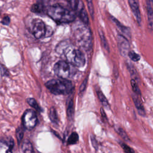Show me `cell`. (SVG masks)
<instances>
[{
	"mask_svg": "<svg viewBox=\"0 0 153 153\" xmlns=\"http://www.w3.org/2000/svg\"><path fill=\"white\" fill-rule=\"evenodd\" d=\"M48 116H49V118H50L51 121L53 123H54L55 124H58L59 120H58L57 114L56 109L54 107H51L50 108V109L49 111V113H48Z\"/></svg>",
	"mask_w": 153,
	"mask_h": 153,
	"instance_id": "obj_15",
	"label": "cell"
},
{
	"mask_svg": "<svg viewBox=\"0 0 153 153\" xmlns=\"http://www.w3.org/2000/svg\"><path fill=\"white\" fill-rule=\"evenodd\" d=\"M131 87H132V88H133V91L137 94H140V89L139 88V87L136 82V81L134 79H132L131 80Z\"/></svg>",
	"mask_w": 153,
	"mask_h": 153,
	"instance_id": "obj_24",
	"label": "cell"
},
{
	"mask_svg": "<svg viewBox=\"0 0 153 153\" xmlns=\"http://www.w3.org/2000/svg\"><path fill=\"white\" fill-rule=\"evenodd\" d=\"M99 34H100V39H101V41H102V44H103L104 48H105L107 51H109V46H108V43H107V42H106V38H105V36H104L103 33L102 32V31L100 30V31H99Z\"/></svg>",
	"mask_w": 153,
	"mask_h": 153,
	"instance_id": "obj_23",
	"label": "cell"
},
{
	"mask_svg": "<svg viewBox=\"0 0 153 153\" xmlns=\"http://www.w3.org/2000/svg\"><path fill=\"white\" fill-rule=\"evenodd\" d=\"M0 72L1 74V75L2 76H9V72L8 69L2 64L0 63Z\"/></svg>",
	"mask_w": 153,
	"mask_h": 153,
	"instance_id": "obj_28",
	"label": "cell"
},
{
	"mask_svg": "<svg viewBox=\"0 0 153 153\" xmlns=\"http://www.w3.org/2000/svg\"><path fill=\"white\" fill-rule=\"evenodd\" d=\"M68 3L72 11L78 15L79 17H81L87 14L84 4L81 0H68Z\"/></svg>",
	"mask_w": 153,
	"mask_h": 153,
	"instance_id": "obj_8",
	"label": "cell"
},
{
	"mask_svg": "<svg viewBox=\"0 0 153 153\" xmlns=\"http://www.w3.org/2000/svg\"><path fill=\"white\" fill-rule=\"evenodd\" d=\"M128 3L130 6L131 10L137 22L140 25L141 23V15L139 10V4L137 0H128Z\"/></svg>",
	"mask_w": 153,
	"mask_h": 153,
	"instance_id": "obj_10",
	"label": "cell"
},
{
	"mask_svg": "<svg viewBox=\"0 0 153 153\" xmlns=\"http://www.w3.org/2000/svg\"><path fill=\"white\" fill-rule=\"evenodd\" d=\"M49 2H50V0H37L36 3L39 4L40 5H41L42 7H43L47 10V8L48 7V4Z\"/></svg>",
	"mask_w": 153,
	"mask_h": 153,
	"instance_id": "obj_30",
	"label": "cell"
},
{
	"mask_svg": "<svg viewBox=\"0 0 153 153\" xmlns=\"http://www.w3.org/2000/svg\"><path fill=\"white\" fill-rule=\"evenodd\" d=\"M86 83H87V79H85L83 82L81 84V86H80V88H79V91L82 92L83 91L85 88V86H86Z\"/></svg>",
	"mask_w": 153,
	"mask_h": 153,
	"instance_id": "obj_32",
	"label": "cell"
},
{
	"mask_svg": "<svg viewBox=\"0 0 153 153\" xmlns=\"http://www.w3.org/2000/svg\"><path fill=\"white\" fill-rule=\"evenodd\" d=\"M97 96H98V97L100 100V101L101 102V103H102V105L105 107V108H108L109 107V103H108V102L106 99V98L105 97V96H104V94L102 93V91H97Z\"/></svg>",
	"mask_w": 153,
	"mask_h": 153,
	"instance_id": "obj_20",
	"label": "cell"
},
{
	"mask_svg": "<svg viewBox=\"0 0 153 153\" xmlns=\"http://www.w3.org/2000/svg\"><path fill=\"white\" fill-rule=\"evenodd\" d=\"M55 74L60 78L68 79L75 75L76 70L75 66L65 61H59L53 68Z\"/></svg>",
	"mask_w": 153,
	"mask_h": 153,
	"instance_id": "obj_5",
	"label": "cell"
},
{
	"mask_svg": "<svg viewBox=\"0 0 153 153\" xmlns=\"http://www.w3.org/2000/svg\"><path fill=\"white\" fill-rule=\"evenodd\" d=\"M46 12L53 20L58 23H70L76 18L74 11L59 4L49 6Z\"/></svg>",
	"mask_w": 153,
	"mask_h": 153,
	"instance_id": "obj_2",
	"label": "cell"
},
{
	"mask_svg": "<svg viewBox=\"0 0 153 153\" xmlns=\"http://www.w3.org/2000/svg\"><path fill=\"white\" fill-rule=\"evenodd\" d=\"M50 27H47L44 22L39 19H34L32 22V32L33 36L40 39L45 36H49L52 33L51 29Z\"/></svg>",
	"mask_w": 153,
	"mask_h": 153,
	"instance_id": "obj_6",
	"label": "cell"
},
{
	"mask_svg": "<svg viewBox=\"0 0 153 153\" xmlns=\"http://www.w3.org/2000/svg\"><path fill=\"white\" fill-rule=\"evenodd\" d=\"M78 134L76 132H73L68 139V144L69 145H74L78 141Z\"/></svg>",
	"mask_w": 153,
	"mask_h": 153,
	"instance_id": "obj_19",
	"label": "cell"
},
{
	"mask_svg": "<svg viewBox=\"0 0 153 153\" xmlns=\"http://www.w3.org/2000/svg\"><path fill=\"white\" fill-rule=\"evenodd\" d=\"M1 23L4 25H8L10 23V18L8 16H5L2 20H1Z\"/></svg>",
	"mask_w": 153,
	"mask_h": 153,
	"instance_id": "obj_31",
	"label": "cell"
},
{
	"mask_svg": "<svg viewBox=\"0 0 153 153\" xmlns=\"http://www.w3.org/2000/svg\"><path fill=\"white\" fill-rule=\"evenodd\" d=\"M27 103L32 106V108H33L35 109H36L38 111H42L41 108L39 107V106L38 105V103L36 102V101L35 100V99L33 98H28L27 99Z\"/></svg>",
	"mask_w": 153,
	"mask_h": 153,
	"instance_id": "obj_21",
	"label": "cell"
},
{
	"mask_svg": "<svg viewBox=\"0 0 153 153\" xmlns=\"http://www.w3.org/2000/svg\"><path fill=\"white\" fill-rule=\"evenodd\" d=\"M120 145L126 153H135L134 151L132 148H131L130 146H128L127 145L124 143H120Z\"/></svg>",
	"mask_w": 153,
	"mask_h": 153,
	"instance_id": "obj_26",
	"label": "cell"
},
{
	"mask_svg": "<svg viewBox=\"0 0 153 153\" xmlns=\"http://www.w3.org/2000/svg\"><path fill=\"white\" fill-rule=\"evenodd\" d=\"M67 109L66 113L68 118L70 120L72 119L74 115V102L72 97H69L67 100Z\"/></svg>",
	"mask_w": 153,
	"mask_h": 153,
	"instance_id": "obj_13",
	"label": "cell"
},
{
	"mask_svg": "<svg viewBox=\"0 0 153 153\" xmlns=\"http://www.w3.org/2000/svg\"><path fill=\"white\" fill-rule=\"evenodd\" d=\"M117 131L118 132V133L126 140H128V137L127 136V134H126V131L121 127H118V128L116 129Z\"/></svg>",
	"mask_w": 153,
	"mask_h": 153,
	"instance_id": "obj_25",
	"label": "cell"
},
{
	"mask_svg": "<svg viewBox=\"0 0 153 153\" xmlns=\"http://www.w3.org/2000/svg\"><path fill=\"white\" fill-rule=\"evenodd\" d=\"M0 153H12L11 147L5 142H0Z\"/></svg>",
	"mask_w": 153,
	"mask_h": 153,
	"instance_id": "obj_17",
	"label": "cell"
},
{
	"mask_svg": "<svg viewBox=\"0 0 153 153\" xmlns=\"http://www.w3.org/2000/svg\"><path fill=\"white\" fill-rule=\"evenodd\" d=\"M30 10L33 13H37V14L44 13V12H45L47 11V10L45 8H44V7H42L41 5H40L39 4H38L37 3L33 4L31 7Z\"/></svg>",
	"mask_w": 153,
	"mask_h": 153,
	"instance_id": "obj_16",
	"label": "cell"
},
{
	"mask_svg": "<svg viewBox=\"0 0 153 153\" xmlns=\"http://www.w3.org/2000/svg\"><path fill=\"white\" fill-rule=\"evenodd\" d=\"M112 20H113L114 23L116 25L117 27L119 29V30H120V31L123 33V35H125V36L130 38V35H131L130 32V29L128 27H125L123 25H122L117 19H115L114 17H112Z\"/></svg>",
	"mask_w": 153,
	"mask_h": 153,
	"instance_id": "obj_12",
	"label": "cell"
},
{
	"mask_svg": "<svg viewBox=\"0 0 153 153\" xmlns=\"http://www.w3.org/2000/svg\"><path fill=\"white\" fill-rule=\"evenodd\" d=\"M128 56L130 57V59L134 62L139 61L140 58V56L134 51H129L128 53Z\"/></svg>",
	"mask_w": 153,
	"mask_h": 153,
	"instance_id": "obj_22",
	"label": "cell"
},
{
	"mask_svg": "<svg viewBox=\"0 0 153 153\" xmlns=\"http://www.w3.org/2000/svg\"><path fill=\"white\" fill-rule=\"evenodd\" d=\"M22 121L25 128L32 130L36 126L38 118L34 111L32 109H27L25 111L22 116Z\"/></svg>",
	"mask_w": 153,
	"mask_h": 153,
	"instance_id": "obj_7",
	"label": "cell"
},
{
	"mask_svg": "<svg viewBox=\"0 0 153 153\" xmlns=\"http://www.w3.org/2000/svg\"><path fill=\"white\" fill-rule=\"evenodd\" d=\"M91 142L93 143V146L95 148V149H97V141L96 140V139L93 137H91Z\"/></svg>",
	"mask_w": 153,
	"mask_h": 153,
	"instance_id": "obj_33",
	"label": "cell"
},
{
	"mask_svg": "<svg viewBox=\"0 0 153 153\" xmlns=\"http://www.w3.org/2000/svg\"><path fill=\"white\" fill-rule=\"evenodd\" d=\"M87 2V5L88 8V10L92 17L94 16V8H93V0H86Z\"/></svg>",
	"mask_w": 153,
	"mask_h": 153,
	"instance_id": "obj_29",
	"label": "cell"
},
{
	"mask_svg": "<svg viewBox=\"0 0 153 153\" xmlns=\"http://www.w3.org/2000/svg\"><path fill=\"white\" fill-rule=\"evenodd\" d=\"M45 85L51 93L56 95L68 94L74 88L71 81L63 78L51 79L47 81Z\"/></svg>",
	"mask_w": 153,
	"mask_h": 153,
	"instance_id": "obj_3",
	"label": "cell"
},
{
	"mask_svg": "<svg viewBox=\"0 0 153 153\" xmlns=\"http://www.w3.org/2000/svg\"><path fill=\"white\" fill-rule=\"evenodd\" d=\"M67 45L62 46L59 45L57 47V51L63 53L68 61V63L74 66L79 68L84 66L85 63V58L82 51L75 47Z\"/></svg>",
	"mask_w": 153,
	"mask_h": 153,
	"instance_id": "obj_1",
	"label": "cell"
},
{
	"mask_svg": "<svg viewBox=\"0 0 153 153\" xmlns=\"http://www.w3.org/2000/svg\"><path fill=\"white\" fill-rule=\"evenodd\" d=\"M133 102L135 104V106L138 111L139 114L142 116H144L145 115V110H144V108H143L141 102H140L139 99L136 96H133Z\"/></svg>",
	"mask_w": 153,
	"mask_h": 153,
	"instance_id": "obj_14",
	"label": "cell"
},
{
	"mask_svg": "<svg viewBox=\"0 0 153 153\" xmlns=\"http://www.w3.org/2000/svg\"><path fill=\"white\" fill-rule=\"evenodd\" d=\"M16 137L19 143H20L23 137V131L21 128H18L16 130Z\"/></svg>",
	"mask_w": 153,
	"mask_h": 153,
	"instance_id": "obj_27",
	"label": "cell"
},
{
	"mask_svg": "<svg viewBox=\"0 0 153 153\" xmlns=\"http://www.w3.org/2000/svg\"><path fill=\"white\" fill-rule=\"evenodd\" d=\"M74 38L78 47L88 50L91 46V33L90 29L85 25L76 27L74 31Z\"/></svg>",
	"mask_w": 153,
	"mask_h": 153,
	"instance_id": "obj_4",
	"label": "cell"
},
{
	"mask_svg": "<svg viewBox=\"0 0 153 153\" xmlns=\"http://www.w3.org/2000/svg\"><path fill=\"white\" fill-rule=\"evenodd\" d=\"M146 10L148 14V20L149 27L152 29V17H153V11H152V0H146Z\"/></svg>",
	"mask_w": 153,
	"mask_h": 153,
	"instance_id": "obj_11",
	"label": "cell"
},
{
	"mask_svg": "<svg viewBox=\"0 0 153 153\" xmlns=\"http://www.w3.org/2000/svg\"><path fill=\"white\" fill-rule=\"evenodd\" d=\"M117 42H118V47L119 49V51L120 54L125 56L128 54L129 52V43L126 37L121 35H118L117 36Z\"/></svg>",
	"mask_w": 153,
	"mask_h": 153,
	"instance_id": "obj_9",
	"label": "cell"
},
{
	"mask_svg": "<svg viewBox=\"0 0 153 153\" xmlns=\"http://www.w3.org/2000/svg\"><path fill=\"white\" fill-rule=\"evenodd\" d=\"M22 149L24 153H33L32 146L30 142L26 140L23 142L22 145Z\"/></svg>",
	"mask_w": 153,
	"mask_h": 153,
	"instance_id": "obj_18",
	"label": "cell"
}]
</instances>
